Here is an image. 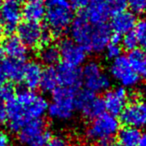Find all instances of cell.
<instances>
[{
	"label": "cell",
	"instance_id": "cell-1",
	"mask_svg": "<svg viewBox=\"0 0 146 146\" xmlns=\"http://www.w3.org/2000/svg\"><path fill=\"white\" fill-rule=\"evenodd\" d=\"M48 102L44 96L34 90L22 88L7 103L9 129L18 132L32 121L39 120L48 112Z\"/></svg>",
	"mask_w": 146,
	"mask_h": 146
},
{
	"label": "cell",
	"instance_id": "cell-2",
	"mask_svg": "<svg viewBox=\"0 0 146 146\" xmlns=\"http://www.w3.org/2000/svg\"><path fill=\"white\" fill-rule=\"evenodd\" d=\"M45 21L50 34L60 36L70 28L74 12L68 0H46Z\"/></svg>",
	"mask_w": 146,
	"mask_h": 146
},
{
	"label": "cell",
	"instance_id": "cell-3",
	"mask_svg": "<svg viewBox=\"0 0 146 146\" xmlns=\"http://www.w3.org/2000/svg\"><path fill=\"white\" fill-rule=\"evenodd\" d=\"M120 129V121L116 116L103 113L92 119L86 130V136L91 142L105 146L112 142Z\"/></svg>",
	"mask_w": 146,
	"mask_h": 146
},
{
	"label": "cell",
	"instance_id": "cell-4",
	"mask_svg": "<svg viewBox=\"0 0 146 146\" xmlns=\"http://www.w3.org/2000/svg\"><path fill=\"white\" fill-rule=\"evenodd\" d=\"M76 90L62 87L57 88L52 92L51 102L48 103V113L54 120L66 121L73 117L76 106Z\"/></svg>",
	"mask_w": 146,
	"mask_h": 146
},
{
	"label": "cell",
	"instance_id": "cell-5",
	"mask_svg": "<svg viewBox=\"0 0 146 146\" xmlns=\"http://www.w3.org/2000/svg\"><path fill=\"white\" fill-rule=\"evenodd\" d=\"M81 83L86 90L98 94L109 90L111 77L103 71L99 62L90 60L84 65L81 71Z\"/></svg>",
	"mask_w": 146,
	"mask_h": 146
},
{
	"label": "cell",
	"instance_id": "cell-6",
	"mask_svg": "<svg viewBox=\"0 0 146 146\" xmlns=\"http://www.w3.org/2000/svg\"><path fill=\"white\" fill-rule=\"evenodd\" d=\"M17 36L27 48H35L50 44L51 34L37 23L24 22L17 27Z\"/></svg>",
	"mask_w": 146,
	"mask_h": 146
},
{
	"label": "cell",
	"instance_id": "cell-7",
	"mask_svg": "<svg viewBox=\"0 0 146 146\" xmlns=\"http://www.w3.org/2000/svg\"><path fill=\"white\" fill-rule=\"evenodd\" d=\"M110 77L115 80L124 88H130L137 86L140 76L131 66L127 56L121 55L113 60L109 66Z\"/></svg>",
	"mask_w": 146,
	"mask_h": 146
},
{
	"label": "cell",
	"instance_id": "cell-8",
	"mask_svg": "<svg viewBox=\"0 0 146 146\" xmlns=\"http://www.w3.org/2000/svg\"><path fill=\"white\" fill-rule=\"evenodd\" d=\"M17 133L20 143L23 146H45L50 139V131L42 119L26 124Z\"/></svg>",
	"mask_w": 146,
	"mask_h": 146
},
{
	"label": "cell",
	"instance_id": "cell-9",
	"mask_svg": "<svg viewBox=\"0 0 146 146\" xmlns=\"http://www.w3.org/2000/svg\"><path fill=\"white\" fill-rule=\"evenodd\" d=\"M76 106L82 115L90 119L96 118L105 111L102 99L86 90L76 92Z\"/></svg>",
	"mask_w": 146,
	"mask_h": 146
},
{
	"label": "cell",
	"instance_id": "cell-10",
	"mask_svg": "<svg viewBox=\"0 0 146 146\" xmlns=\"http://www.w3.org/2000/svg\"><path fill=\"white\" fill-rule=\"evenodd\" d=\"M58 48L62 63L79 68V66L86 62L87 50L72 39H63Z\"/></svg>",
	"mask_w": 146,
	"mask_h": 146
},
{
	"label": "cell",
	"instance_id": "cell-11",
	"mask_svg": "<svg viewBox=\"0 0 146 146\" xmlns=\"http://www.w3.org/2000/svg\"><path fill=\"white\" fill-rule=\"evenodd\" d=\"M121 122L125 126L142 129L146 127V101L134 102L127 104L120 115Z\"/></svg>",
	"mask_w": 146,
	"mask_h": 146
},
{
	"label": "cell",
	"instance_id": "cell-12",
	"mask_svg": "<svg viewBox=\"0 0 146 146\" xmlns=\"http://www.w3.org/2000/svg\"><path fill=\"white\" fill-rule=\"evenodd\" d=\"M22 18V8L20 3L6 0L0 8V24L3 30H6L8 33H11L17 29Z\"/></svg>",
	"mask_w": 146,
	"mask_h": 146
},
{
	"label": "cell",
	"instance_id": "cell-13",
	"mask_svg": "<svg viewBox=\"0 0 146 146\" xmlns=\"http://www.w3.org/2000/svg\"><path fill=\"white\" fill-rule=\"evenodd\" d=\"M102 101L107 113L117 116L120 115L127 107L129 95H127L126 88L118 87L106 91Z\"/></svg>",
	"mask_w": 146,
	"mask_h": 146
},
{
	"label": "cell",
	"instance_id": "cell-14",
	"mask_svg": "<svg viewBox=\"0 0 146 146\" xmlns=\"http://www.w3.org/2000/svg\"><path fill=\"white\" fill-rule=\"evenodd\" d=\"M92 30H93V24H91L82 14L74 19L72 24L70 25L69 31L72 37L71 39L87 50Z\"/></svg>",
	"mask_w": 146,
	"mask_h": 146
},
{
	"label": "cell",
	"instance_id": "cell-15",
	"mask_svg": "<svg viewBox=\"0 0 146 146\" xmlns=\"http://www.w3.org/2000/svg\"><path fill=\"white\" fill-rule=\"evenodd\" d=\"M112 32L110 27L105 23L93 25V30L90 36V40L87 48V52L101 53L104 51L105 48L110 43Z\"/></svg>",
	"mask_w": 146,
	"mask_h": 146
},
{
	"label": "cell",
	"instance_id": "cell-16",
	"mask_svg": "<svg viewBox=\"0 0 146 146\" xmlns=\"http://www.w3.org/2000/svg\"><path fill=\"white\" fill-rule=\"evenodd\" d=\"M59 86L71 90H76L81 83V71L77 67H73L62 63L56 68Z\"/></svg>",
	"mask_w": 146,
	"mask_h": 146
},
{
	"label": "cell",
	"instance_id": "cell-17",
	"mask_svg": "<svg viewBox=\"0 0 146 146\" xmlns=\"http://www.w3.org/2000/svg\"><path fill=\"white\" fill-rule=\"evenodd\" d=\"M83 15L93 25L105 23L110 15L106 0H90Z\"/></svg>",
	"mask_w": 146,
	"mask_h": 146
},
{
	"label": "cell",
	"instance_id": "cell-18",
	"mask_svg": "<svg viewBox=\"0 0 146 146\" xmlns=\"http://www.w3.org/2000/svg\"><path fill=\"white\" fill-rule=\"evenodd\" d=\"M2 49L8 59L23 62L28 57V48L16 35H9L4 39Z\"/></svg>",
	"mask_w": 146,
	"mask_h": 146
},
{
	"label": "cell",
	"instance_id": "cell-19",
	"mask_svg": "<svg viewBox=\"0 0 146 146\" xmlns=\"http://www.w3.org/2000/svg\"><path fill=\"white\" fill-rule=\"evenodd\" d=\"M137 23L136 16L129 11H124L113 15L111 23H110V29L113 32V34L124 35L127 33L132 32Z\"/></svg>",
	"mask_w": 146,
	"mask_h": 146
},
{
	"label": "cell",
	"instance_id": "cell-20",
	"mask_svg": "<svg viewBox=\"0 0 146 146\" xmlns=\"http://www.w3.org/2000/svg\"><path fill=\"white\" fill-rule=\"evenodd\" d=\"M44 70L42 68V65L37 62H29L26 64H24L23 82L25 85L27 90H35L40 85L42 74Z\"/></svg>",
	"mask_w": 146,
	"mask_h": 146
},
{
	"label": "cell",
	"instance_id": "cell-21",
	"mask_svg": "<svg viewBox=\"0 0 146 146\" xmlns=\"http://www.w3.org/2000/svg\"><path fill=\"white\" fill-rule=\"evenodd\" d=\"M0 69L6 79H9L11 82H16V83L23 80L24 70L23 62L11 59L0 60Z\"/></svg>",
	"mask_w": 146,
	"mask_h": 146
},
{
	"label": "cell",
	"instance_id": "cell-22",
	"mask_svg": "<svg viewBox=\"0 0 146 146\" xmlns=\"http://www.w3.org/2000/svg\"><path fill=\"white\" fill-rule=\"evenodd\" d=\"M46 7L43 1L38 0H29L22 8V15L25 19V22L39 23L45 18Z\"/></svg>",
	"mask_w": 146,
	"mask_h": 146
},
{
	"label": "cell",
	"instance_id": "cell-23",
	"mask_svg": "<svg viewBox=\"0 0 146 146\" xmlns=\"http://www.w3.org/2000/svg\"><path fill=\"white\" fill-rule=\"evenodd\" d=\"M141 132L139 129L125 126L117 133L118 143L121 146H138Z\"/></svg>",
	"mask_w": 146,
	"mask_h": 146
},
{
	"label": "cell",
	"instance_id": "cell-24",
	"mask_svg": "<svg viewBox=\"0 0 146 146\" xmlns=\"http://www.w3.org/2000/svg\"><path fill=\"white\" fill-rule=\"evenodd\" d=\"M39 60L43 64L48 67H53L60 59L59 48L53 44L46 45L39 51Z\"/></svg>",
	"mask_w": 146,
	"mask_h": 146
},
{
	"label": "cell",
	"instance_id": "cell-25",
	"mask_svg": "<svg viewBox=\"0 0 146 146\" xmlns=\"http://www.w3.org/2000/svg\"><path fill=\"white\" fill-rule=\"evenodd\" d=\"M127 59L139 76L146 79V53L137 48L129 52Z\"/></svg>",
	"mask_w": 146,
	"mask_h": 146
},
{
	"label": "cell",
	"instance_id": "cell-26",
	"mask_svg": "<svg viewBox=\"0 0 146 146\" xmlns=\"http://www.w3.org/2000/svg\"><path fill=\"white\" fill-rule=\"evenodd\" d=\"M39 87L44 92H47V93H52L57 88H59L56 68L48 67L47 69L44 70Z\"/></svg>",
	"mask_w": 146,
	"mask_h": 146
},
{
	"label": "cell",
	"instance_id": "cell-27",
	"mask_svg": "<svg viewBox=\"0 0 146 146\" xmlns=\"http://www.w3.org/2000/svg\"><path fill=\"white\" fill-rule=\"evenodd\" d=\"M133 32L138 40V45L146 50V19L138 21Z\"/></svg>",
	"mask_w": 146,
	"mask_h": 146
},
{
	"label": "cell",
	"instance_id": "cell-28",
	"mask_svg": "<svg viewBox=\"0 0 146 146\" xmlns=\"http://www.w3.org/2000/svg\"><path fill=\"white\" fill-rule=\"evenodd\" d=\"M129 12L135 16H142L146 13V0H127Z\"/></svg>",
	"mask_w": 146,
	"mask_h": 146
},
{
	"label": "cell",
	"instance_id": "cell-29",
	"mask_svg": "<svg viewBox=\"0 0 146 146\" xmlns=\"http://www.w3.org/2000/svg\"><path fill=\"white\" fill-rule=\"evenodd\" d=\"M106 2H107L110 14L113 15L126 11L127 8V0H106Z\"/></svg>",
	"mask_w": 146,
	"mask_h": 146
},
{
	"label": "cell",
	"instance_id": "cell-30",
	"mask_svg": "<svg viewBox=\"0 0 146 146\" xmlns=\"http://www.w3.org/2000/svg\"><path fill=\"white\" fill-rule=\"evenodd\" d=\"M121 45L123 46V48L125 49L129 50V52L137 49V47L139 46L138 40L133 31L123 35L122 40H121Z\"/></svg>",
	"mask_w": 146,
	"mask_h": 146
},
{
	"label": "cell",
	"instance_id": "cell-31",
	"mask_svg": "<svg viewBox=\"0 0 146 146\" xmlns=\"http://www.w3.org/2000/svg\"><path fill=\"white\" fill-rule=\"evenodd\" d=\"M121 51H122V47L119 44L113 43H109L104 49L105 57L111 60H115L119 56H121Z\"/></svg>",
	"mask_w": 146,
	"mask_h": 146
},
{
	"label": "cell",
	"instance_id": "cell-32",
	"mask_svg": "<svg viewBox=\"0 0 146 146\" xmlns=\"http://www.w3.org/2000/svg\"><path fill=\"white\" fill-rule=\"evenodd\" d=\"M14 95H15V92L11 85L3 84L2 86H0V98L7 103L14 97Z\"/></svg>",
	"mask_w": 146,
	"mask_h": 146
},
{
	"label": "cell",
	"instance_id": "cell-33",
	"mask_svg": "<svg viewBox=\"0 0 146 146\" xmlns=\"http://www.w3.org/2000/svg\"><path fill=\"white\" fill-rule=\"evenodd\" d=\"M45 146H69V142L65 138L60 136H55L49 139Z\"/></svg>",
	"mask_w": 146,
	"mask_h": 146
},
{
	"label": "cell",
	"instance_id": "cell-34",
	"mask_svg": "<svg viewBox=\"0 0 146 146\" xmlns=\"http://www.w3.org/2000/svg\"><path fill=\"white\" fill-rule=\"evenodd\" d=\"M68 2L73 9L82 10L87 8L90 0H68Z\"/></svg>",
	"mask_w": 146,
	"mask_h": 146
},
{
	"label": "cell",
	"instance_id": "cell-35",
	"mask_svg": "<svg viewBox=\"0 0 146 146\" xmlns=\"http://www.w3.org/2000/svg\"><path fill=\"white\" fill-rule=\"evenodd\" d=\"M8 119V110H7V102L0 98V125L6 124Z\"/></svg>",
	"mask_w": 146,
	"mask_h": 146
},
{
	"label": "cell",
	"instance_id": "cell-36",
	"mask_svg": "<svg viewBox=\"0 0 146 146\" xmlns=\"http://www.w3.org/2000/svg\"><path fill=\"white\" fill-rule=\"evenodd\" d=\"M0 146H12L9 135L1 130H0Z\"/></svg>",
	"mask_w": 146,
	"mask_h": 146
},
{
	"label": "cell",
	"instance_id": "cell-37",
	"mask_svg": "<svg viewBox=\"0 0 146 146\" xmlns=\"http://www.w3.org/2000/svg\"><path fill=\"white\" fill-rule=\"evenodd\" d=\"M138 146H146V133L141 134V137L138 143Z\"/></svg>",
	"mask_w": 146,
	"mask_h": 146
},
{
	"label": "cell",
	"instance_id": "cell-38",
	"mask_svg": "<svg viewBox=\"0 0 146 146\" xmlns=\"http://www.w3.org/2000/svg\"><path fill=\"white\" fill-rule=\"evenodd\" d=\"M5 80H6V78H5L4 74H3V73H2L1 69H0V86H2L3 84H5Z\"/></svg>",
	"mask_w": 146,
	"mask_h": 146
},
{
	"label": "cell",
	"instance_id": "cell-39",
	"mask_svg": "<svg viewBox=\"0 0 146 146\" xmlns=\"http://www.w3.org/2000/svg\"><path fill=\"white\" fill-rule=\"evenodd\" d=\"M105 146H121L118 142H110V143H108L107 145H105Z\"/></svg>",
	"mask_w": 146,
	"mask_h": 146
},
{
	"label": "cell",
	"instance_id": "cell-40",
	"mask_svg": "<svg viewBox=\"0 0 146 146\" xmlns=\"http://www.w3.org/2000/svg\"><path fill=\"white\" fill-rule=\"evenodd\" d=\"M3 28H2V26H1V24H0V39H1V37H2V35H3Z\"/></svg>",
	"mask_w": 146,
	"mask_h": 146
},
{
	"label": "cell",
	"instance_id": "cell-41",
	"mask_svg": "<svg viewBox=\"0 0 146 146\" xmlns=\"http://www.w3.org/2000/svg\"><path fill=\"white\" fill-rule=\"evenodd\" d=\"M5 1H6V0H0V8H1V6L4 4Z\"/></svg>",
	"mask_w": 146,
	"mask_h": 146
},
{
	"label": "cell",
	"instance_id": "cell-42",
	"mask_svg": "<svg viewBox=\"0 0 146 146\" xmlns=\"http://www.w3.org/2000/svg\"><path fill=\"white\" fill-rule=\"evenodd\" d=\"M12 1H15V2H17V3H20V2L23 1V0H12Z\"/></svg>",
	"mask_w": 146,
	"mask_h": 146
},
{
	"label": "cell",
	"instance_id": "cell-43",
	"mask_svg": "<svg viewBox=\"0 0 146 146\" xmlns=\"http://www.w3.org/2000/svg\"><path fill=\"white\" fill-rule=\"evenodd\" d=\"M38 1H42V0H38Z\"/></svg>",
	"mask_w": 146,
	"mask_h": 146
}]
</instances>
